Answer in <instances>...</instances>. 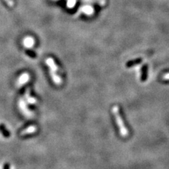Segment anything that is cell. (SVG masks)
<instances>
[{
	"mask_svg": "<svg viewBox=\"0 0 169 169\" xmlns=\"http://www.w3.org/2000/svg\"><path fill=\"white\" fill-rule=\"evenodd\" d=\"M4 1L9 7H13L14 6V2L13 0H4Z\"/></svg>",
	"mask_w": 169,
	"mask_h": 169,
	"instance_id": "30bf717a",
	"label": "cell"
},
{
	"mask_svg": "<svg viewBox=\"0 0 169 169\" xmlns=\"http://www.w3.org/2000/svg\"><path fill=\"white\" fill-rule=\"evenodd\" d=\"M56 73V72H54V71L50 70V73L51 77H52V80H53L54 83L58 84V85H59V84H61L62 80H61V78H60V77L58 76Z\"/></svg>",
	"mask_w": 169,
	"mask_h": 169,
	"instance_id": "3957f363",
	"label": "cell"
},
{
	"mask_svg": "<svg viewBox=\"0 0 169 169\" xmlns=\"http://www.w3.org/2000/svg\"><path fill=\"white\" fill-rule=\"evenodd\" d=\"M37 130V127L35 125H31V126L27 127V128L23 130L22 131L20 135H28V134H31V133H33L35 132H36Z\"/></svg>",
	"mask_w": 169,
	"mask_h": 169,
	"instance_id": "277c9868",
	"label": "cell"
},
{
	"mask_svg": "<svg viewBox=\"0 0 169 169\" xmlns=\"http://www.w3.org/2000/svg\"><path fill=\"white\" fill-rule=\"evenodd\" d=\"M141 61L140 59H136V60H134V61H129L127 62V63L126 64V66L127 67L129 66H132L136 64V63H139Z\"/></svg>",
	"mask_w": 169,
	"mask_h": 169,
	"instance_id": "ba28073f",
	"label": "cell"
},
{
	"mask_svg": "<svg viewBox=\"0 0 169 169\" xmlns=\"http://www.w3.org/2000/svg\"><path fill=\"white\" fill-rule=\"evenodd\" d=\"M46 63H47V65L50 67V70L53 71H54V72H57L58 70H59L58 66L56 64L55 61H54V60L52 59V58H51V57L47 58L46 60Z\"/></svg>",
	"mask_w": 169,
	"mask_h": 169,
	"instance_id": "7a4b0ae2",
	"label": "cell"
},
{
	"mask_svg": "<svg viewBox=\"0 0 169 169\" xmlns=\"http://www.w3.org/2000/svg\"><path fill=\"white\" fill-rule=\"evenodd\" d=\"M26 97H27L28 101H29L30 103H31V104H34V103L36 102V100H35V98H33V97H31V95H30V91H29V89H27L26 90Z\"/></svg>",
	"mask_w": 169,
	"mask_h": 169,
	"instance_id": "52a82bcc",
	"label": "cell"
},
{
	"mask_svg": "<svg viewBox=\"0 0 169 169\" xmlns=\"http://www.w3.org/2000/svg\"><path fill=\"white\" fill-rule=\"evenodd\" d=\"M163 78H164L166 80H168V78H169V74H166V76H163Z\"/></svg>",
	"mask_w": 169,
	"mask_h": 169,
	"instance_id": "8fae6325",
	"label": "cell"
},
{
	"mask_svg": "<svg viewBox=\"0 0 169 169\" xmlns=\"http://www.w3.org/2000/svg\"><path fill=\"white\" fill-rule=\"evenodd\" d=\"M28 80H29V75H28L27 73H25V74L22 75V76H20V78H19V82H18V84H23L27 81H28Z\"/></svg>",
	"mask_w": 169,
	"mask_h": 169,
	"instance_id": "5b68a950",
	"label": "cell"
},
{
	"mask_svg": "<svg viewBox=\"0 0 169 169\" xmlns=\"http://www.w3.org/2000/svg\"><path fill=\"white\" fill-rule=\"evenodd\" d=\"M34 43H35V41H34V39L32 37H27L24 40V44H25L26 47H31L33 46Z\"/></svg>",
	"mask_w": 169,
	"mask_h": 169,
	"instance_id": "8992f818",
	"label": "cell"
},
{
	"mask_svg": "<svg viewBox=\"0 0 169 169\" xmlns=\"http://www.w3.org/2000/svg\"><path fill=\"white\" fill-rule=\"evenodd\" d=\"M112 111L114 113V116H115L116 123L119 127L120 133L123 137H126L128 135V131H127L126 127L125 126V124H124L121 114H120L119 107L118 106H114L112 109Z\"/></svg>",
	"mask_w": 169,
	"mask_h": 169,
	"instance_id": "6da1fadb",
	"label": "cell"
},
{
	"mask_svg": "<svg viewBox=\"0 0 169 169\" xmlns=\"http://www.w3.org/2000/svg\"><path fill=\"white\" fill-rule=\"evenodd\" d=\"M25 53L27 55H28L31 58H36V54L34 52H32L31 50H26Z\"/></svg>",
	"mask_w": 169,
	"mask_h": 169,
	"instance_id": "9c48e42d",
	"label": "cell"
}]
</instances>
